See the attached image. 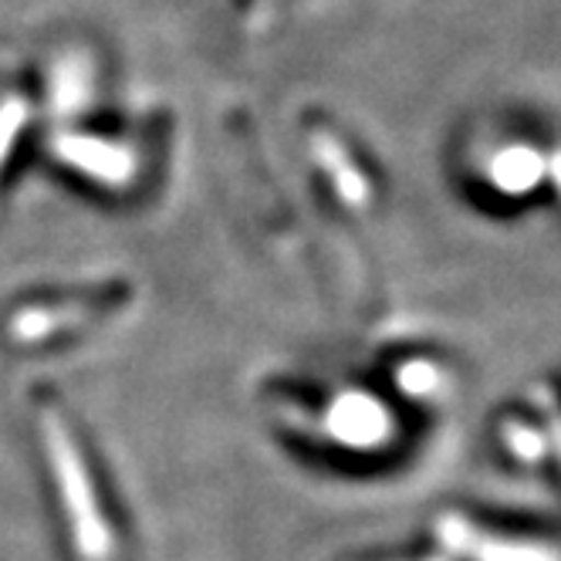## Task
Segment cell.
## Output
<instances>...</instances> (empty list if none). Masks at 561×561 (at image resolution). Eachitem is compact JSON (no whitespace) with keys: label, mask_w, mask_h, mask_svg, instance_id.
Listing matches in <instances>:
<instances>
[{"label":"cell","mask_w":561,"mask_h":561,"mask_svg":"<svg viewBox=\"0 0 561 561\" xmlns=\"http://www.w3.org/2000/svg\"><path fill=\"white\" fill-rule=\"evenodd\" d=\"M467 554L477 561H561L551 548L541 545H525V541H488L473 531Z\"/></svg>","instance_id":"7"},{"label":"cell","mask_w":561,"mask_h":561,"mask_svg":"<svg viewBox=\"0 0 561 561\" xmlns=\"http://www.w3.org/2000/svg\"><path fill=\"white\" fill-rule=\"evenodd\" d=\"M24 123H27V102L24 99L11 95V99L0 102V170H4Z\"/></svg>","instance_id":"8"},{"label":"cell","mask_w":561,"mask_h":561,"mask_svg":"<svg viewBox=\"0 0 561 561\" xmlns=\"http://www.w3.org/2000/svg\"><path fill=\"white\" fill-rule=\"evenodd\" d=\"M399 382H403L407 392L423 396L436 386V373L430 363H410V366H403V373H399Z\"/></svg>","instance_id":"10"},{"label":"cell","mask_w":561,"mask_h":561,"mask_svg":"<svg viewBox=\"0 0 561 561\" xmlns=\"http://www.w3.org/2000/svg\"><path fill=\"white\" fill-rule=\"evenodd\" d=\"M92 314L89 305H58V308H24L14 322H11V339L34 345V342H45L71 325H82L85 318Z\"/></svg>","instance_id":"5"},{"label":"cell","mask_w":561,"mask_h":561,"mask_svg":"<svg viewBox=\"0 0 561 561\" xmlns=\"http://www.w3.org/2000/svg\"><path fill=\"white\" fill-rule=\"evenodd\" d=\"M511 447H514L520 457H528V460H538V457L545 454L541 439H538L535 433H525V430H514V436H511Z\"/></svg>","instance_id":"11"},{"label":"cell","mask_w":561,"mask_h":561,"mask_svg":"<svg viewBox=\"0 0 561 561\" xmlns=\"http://www.w3.org/2000/svg\"><path fill=\"white\" fill-rule=\"evenodd\" d=\"M436 561H439V558H436Z\"/></svg>","instance_id":"12"},{"label":"cell","mask_w":561,"mask_h":561,"mask_svg":"<svg viewBox=\"0 0 561 561\" xmlns=\"http://www.w3.org/2000/svg\"><path fill=\"white\" fill-rule=\"evenodd\" d=\"M45 447H48V457H51V470H55V480H58L65 511L71 517V535H75L78 551H82V558H89V561H105L108 551H112L108 525H105V517L99 511L85 460H82V454H78L65 423L55 420V416L45 420Z\"/></svg>","instance_id":"1"},{"label":"cell","mask_w":561,"mask_h":561,"mask_svg":"<svg viewBox=\"0 0 561 561\" xmlns=\"http://www.w3.org/2000/svg\"><path fill=\"white\" fill-rule=\"evenodd\" d=\"M51 152L65 167L92 176L112 190H126L139 176V156L129 146H118L108 139L82 136V133H58L51 139Z\"/></svg>","instance_id":"2"},{"label":"cell","mask_w":561,"mask_h":561,"mask_svg":"<svg viewBox=\"0 0 561 561\" xmlns=\"http://www.w3.org/2000/svg\"><path fill=\"white\" fill-rule=\"evenodd\" d=\"M545 167L531 149H511L494 159V183L504 190H528L541 180Z\"/></svg>","instance_id":"6"},{"label":"cell","mask_w":561,"mask_h":561,"mask_svg":"<svg viewBox=\"0 0 561 561\" xmlns=\"http://www.w3.org/2000/svg\"><path fill=\"white\" fill-rule=\"evenodd\" d=\"M89 95V71L85 65H78V61H68V78H55V108L65 115L71 112L78 102H82Z\"/></svg>","instance_id":"9"},{"label":"cell","mask_w":561,"mask_h":561,"mask_svg":"<svg viewBox=\"0 0 561 561\" xmlns=\"http://www.w3.org/2000/svg\"><path fill=\"white\" fill-rule=\"evenodd\" d=\"M325 430L332 439L355 450H369L386 444V436L392 430L389 413L379 399L366 396V392H345L325 413Z\"/></svg>","instance_id":"3"},{"label":"cell","mask_w":561,"mask_h":561,"mask_svg":"<svg viewBox=\"0 0 561 561\" xmlns=\"http://www.w3.org/2000/svg\"><path fill=\"white\" fill-rule=\"evenodd\" d=\"M311 152L318 159V167L325 170V176L332 180L335 193L345 199L348 207H366L369 204V180L355 170V163L348 159V152L342 149L339 139L325 136V133H318L311 139Z\"/></svg>","instance_id":"4"}]
</instances>
